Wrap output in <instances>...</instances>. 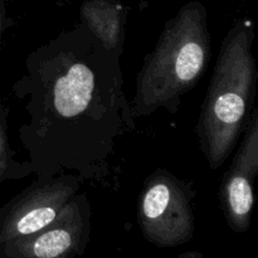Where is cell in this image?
I'll return each mask as SVG.
<instances>
[{
  "label": "cell",
  "mask_w": 258,
  "mask_h": 258,
  "mask_svg": "<svg viewBox=\"0 0 258 258\" xmlns=\"http://www.w3.org/2000/svg\"><path fill=\"white\" fill-rule=\"evenodd\" d=\"M211 57L208 12L203 3L193 0L165 23L155 48L144 59L131 101L135 120L160 108L178 112L181 96L201 81Z\"/></svg>",
  "instance_id": "3957f363"
},
{
  "label": "cell",
  "mask_w": 258,
  "mask_h": 258,
  "mask_svg": "<svg viewBox=\"0 0 258 258\" xmlns=\"http://www.w3.org/2000/svg\"><path fill=\"white\" fill-rule=\"evenodd\" d=\"M203 254L198 253V252H186V253H183L179 256V258H202Z\"/></svg>",
  "instance_id": "8fae6325"
},
{
  "label": "cell",
  "mask_w": 258,
  "mask_h": 258,
  "mask_svg": "<svg viewBox=\"0 0 258 258\" xmlns=\"http://www.w3.org/2000/svg\"><path fill=\"white\" fill-rule=\"evenodd\" d=\"M81 24L110 52L121 55L125 40L126 8L116 0H85L80 8Z\"/></svg>",
  "instance_id": "ba28073f"
},
{
  "label": "cell",
  "mask_w": 258,
  "mask_h": 258,
  "mask_svg": "<svg viewBox=\"0 0 258 258\" xmlns=\"http://www.w3.org/2000/svg\"><path fill=\"white\" fill-rule=\"evenodd\" d=\"M13 25V20L8 15L7 0H0V43H2L3 35Z\"/></svg>",
  "instance_id": "30bf717a"
},
{
  "label": "cell",
  "mask_w": 258,
  "mask_h": 258,
  "mask_svg": "<svg viewBox=\"0 0 258 258\" xmlns=\"http://www.w3.org/2000/svg\"><path fill=\"white\" fill-rule=\"evenodd\" d=\"M91 217L87 194L80 190L47 227L0 246V258H80L90 243Z\"/></svg>",
  "instance_id": "8992f818"
},
{
  "label": "cell",
  "mask_w": 258,
  "mask_h": 258,
  "mask_svg": "<svg viewBox=\"0 0 258 258\" xmlns=\"http://www.w3.org/2000/svg\"><path fill=\"white\" fill-rule=\"evenodd\" d=\"M241 144L219 188V201L229 228L237 234L251 227L254 181L258 174V108L253 107Z\"/></svg>",
  "instance_id": "52a82bcc"
},
{
  "label": "cell",
  "mask_w": 258,
  "mask_h": 258,
  "mask_svg": "<svg viewBox=\"0 0 258 258\" xmlns=\"http://www.w3.org/2000/svg\"><path fill=\"white\" fill-rule=\"evenodd\" d=\"M190 186L165 169H158L144 181L138 222L144 238L160 248L185 244L196 231Z\"/></svg>",
  "instance_id": "277c9868"
},
{
  "label": "cell",
  "mask_w": 258,
  "mask_h": 258,
  "mask_svg": "<svg viewBox=\"0 0 258 258\" xmlns=\"http://www.w3.org/2000/svg\"><path fill=\"white\" fill-rule=\"evenodd\" d=\"M253 24L241 19L222 42L196 134L212 170L221 168L242 138L257 93L258 70L252 53Z\"/></svg>",
  "instance_id": "7a4b0ae2"
},
{
  "label": "cell",
  "mask_w": 258,
  "mask_h": 258,
  "mask_svg": "<svg viewBox=\"0 0 258 258\" xmlns=\"http://www.w3.org/2000/svg\"><path fill=\"white\" fill-rule=\"evenodd\" d=\"M82 184L71 174L34 179L0 208V246L30 236L52 223Z\"/></svg>",
  "instance_id": "5b68a950"
},
{
  "label": "cell",
  "mask_w": 258,
  "mask_h": 258,
  "mask_svg": "<svg viewBox=\"0 0 258 258\" xmlns=\"http://www.w3.org/2000/svg\"><path fill=\"white\" fill-rule=\"evenodd\" d=\"M12 91L25 113L18 135L35 179L105 181L118 140L136 130L120 55L81 23L32 50Z\"/></svg>",
  "instance_id": "6da1fadb"
},
{
  "label": "cell",
  "mask_w": 258,
  "mask_h": 258,
  "mask_svg": "<svg viewBox=\"0 0 258 258\" xmlns=\"http://www.w3.org/2000/svg\"><path fill=\"white\" fill-rule=\"evenodd\" d=\"M10 108L0 97V183L8 180H22L33 175V168L28 160L19 161L10 146L8 135V121Z\"/></svg>",
  "instance_id": "9c48e42d"
}]
</instances>
